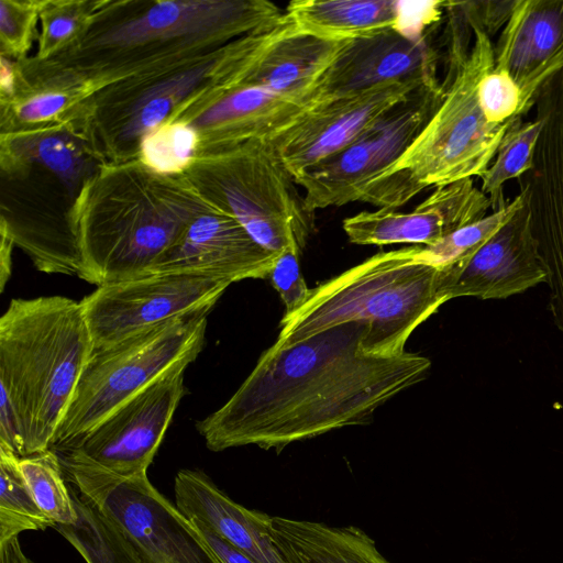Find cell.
<instances>
[{"mask_svg":"<svg viewBox=\"0 0 563 563\" xmlns=\"http://www.w3.org/2000/svg\"><path fill=\"white\" fill-rule=\"evenodd\" d=\"M368 328L347 322L291 345L273 344L238 390L196 423L213 452L287 445L373 421L393 397L427 378L431 361L417 353L377 355L364 347Z\"/></svg>","mask_w":563,"mask_h":563,"instance_id":"obj_1","label":"cell"},{"mask_svg":"<svg viewBox=\"0 0 563 563\" xmlns=\"http://www.w3.org/2000/svg\"><path fill=\"white\" fill-rule=\"evenodd\" d=\"M92 350L80 301L11 300L0 318V407L15 417L20 457L51 449Z\"/></svg>","mask_w":563,"mask_h":563,"instance_id":"obj_2","label":"cell"},{"mask_svg":"<svg viewBox=\"0 0 563 563\" xmlns=\"http://www.w3.org/2000/svg\"><path fill=\"white\" fill-rule=\"evenodd\" d=\"M419 245L379 252L311 288L305 303L283 317L276 346L335 325L368 328L364 347L377 355L405 352L411 333L449 301L445 273L418 258Z\"/></svg>","mask_w":563,"mask_h":563,"instance_id":"obj_3","label":"cell"},{"mask_svg":"<svg viewBox=\"0 0 563 563\" xmlns=\"http://www.w3.org/2000/svg\"><path fill=\"white\" fill-rule=\"evenodd\" d=\"M473 30L468 58L442 82V103L402 156L368 184L362 202L397 210L427 188L481 178L493 163L516 117L490 123L484 115L478 86L494 69V46L484 31Z\"/></svg>","mask_w":563,"mask_h":563,"instance_id":"obj_4","label":"cell"},{"mask_svg":"<svg viewBox=\"0 0 563 563\" xmlns=\"http://www.w3.org/2000/svg\"><path fill=\"white\" fill-rule=\"evenodd\" d=\"M209 312L166 322L110 346L92 350L51 444L58 451L173 366L201 352Z\"/></svg>","mask_w":563,"mask_h":563,"instance_id":"obj_5","label":"cell"},{"mask_svg":"<svg viewBox=\"0 0 563 563\" xmlns=\"http://www.w3.org/2000/svg\"><path fill=\"white\" fill-rule=\"evenodd\" d=\"M216 207L275 254L291 243L302 252L313 230L297 184L267 140L224 145L213 162Z\"/></svg>","mask_w":563,"mask_h":563,"instance_id":"obj_6","label":"cell"},{"mask_svg":"<svg viewBox=\"0 0 563 563\" xmlns=\"http://www.w3.org/2000/svg\"><path fill=\"white\" fill-rule=\"evenodd\" d=\"M67 483L130 540L144 563H222L195 523L146 474L123 478L59 460Z\"/></svg>","mask_w":563,"mask_h":563,"instance_id":"obj_7","label":"cell"},{"mask_svg":"<svg viewBox=\"0 0 563 563\" xmlns=\"http://www.w3.org/2000/svg\"><path fill=\"white\" fill-rule=\"evenodd\" d=\"M445 87L426 84L396 103L341 152L299 175L308 212L361 201L368 184L411 145L443 101Z\"/></svg>","mask_w":563,"mask_h":563,"instance_id":"obj_8","label":"cell"},{"mask_svg":"<svg viewBox=\"0 0 563 563\" xmlns=\"http://www.w3.org/2000/svg\"><path fill=\"white\" fill-rule=\"evenodd\" d=\"M231 285L217 277L148 273L97 286L80 301L93 350L166 322L209 312Z\"/></svg>","mask_w":563,"mask_h":563,"instance_id":"obj_9","label":"cell"},{"mask_svg":"<svg viewBox=\"0 0 563 563\" xmlns=\"http://www.w3.org/2000/svg\"><path fill=\"white\" fill-rule=\"evenodd\" d=\"M183 361L114 409L91 430L55 451L60 460L119 477L147 473L185 395Z\"/></svg>","mask_w":563,"mask_h":563,"instance_id":"obj_10","label":"cell"},{"mask_svg":"<svg viewBox=\"0 0 563 563\" xmlns=\"http://www.w3.org/2000/svg\"><path fill=\"white\" fill-rule=\"evenodd\" d=\"M346 42L305 33L285 12L276 25L232 44L222 75L227 86L262 89L307 108L321 76Z\"/></svg>","mask_w":563,"mask_h":563,"instance_id":"obj_11","label":"cell"},{"mask_svg":"<svg viewBox=\"0 0 563 563\" xmlns=\"http://www.w3.org/2000/svg\"><path fill=\"white\" fill-rule=\"evenodd\" d=\"M426 84L389 82L308 107L267 141L295 179L352 144L384 113Z\"/></svg>","mask_w":563,"mask_h":563,"instance_id":"obj_12","label":"cell"},{"mask_svg":"<svg viewBox=\"0 0 563 563\" xmlns=\"http://www.w3.org/2000/svg\"><path fill=\"white\" fill-rule=\"evenodd\" d=\"M430 33L389 30L347 41L321 76L307 108L389 82L438 80L439 55Z\"/></svg>","mask_w":563,"mask_h":563,"instance_id":"obj_13","label":"cell"},{"mask_svg":"<svg viewBox=\"0 0 563 563\" xmlns=\"http://www.w3.org/2000/svg\"><path fill=\"white\" fill-rule=\"evenodd\" d=\"M277 256L214 206L194 216L148 273L207 275L232 284L268 277Z\"/></svg>","mask_w":563,"mask_h":563,"instance_id":"obj_14","label":"cell"},{"mask_svg":"<svg viewBox=\"0 0 563 563\" xmlns=\"http://www.w3.org/2000/svg\"><path fill=\"white\" fill-rule=\"evenodd\" d=\"M490 209L488 197L462 179L434 190L412 211H362L344 219L343 230L358 245H432L454 231L482 220Z\"/></svg>","mask_w":563,"mask_h":563,"instance_id":"obj_15","label":"cell"},{"mask_svg":"<svg viewBox=\"0 0 563 563\" xmlns=\"http://www.w3.org/2000/svg\"><path fill=\"white\" fill-rule=\"evenodd\" d=\"M494 70L518 85L523 117L542 87L563 69V0H517L494 47Z\"/></svg>","mask_w":563,"mask_h":563,"instance_id":"obj_16","label":"cell"},{"mask_svg":"<svg viewBox=\"0 0 563 563\" xmlns=\"http://www.w3.org/2000/svg\"><path fill=\"white\" fill-rule=\"evenodd\" d=\"M548 280L549 271L532 231L527 197L525 205L462 271L449 297L506 299Z\"/></svg>","mask_w":563,"mask_h":563,"instance_id":"obj_17","label":"cell"},{"mask_svg":"<svg viewBox=\"0 0 563 563\" xmlns=\"http://www.w3.org/2000/svg\"><path fill=\"white\" fill-rule=\"evenodd\" d=\"M284 16L285 11L264 0L162 1L111 30L102 42L126 46L206 29L222 36L249 35L276 25Z\"/></svg>","mask_w":563,"mask_h":563,"instance_id":"obj_18","label":"cell"},{"mask_svg":"<svg viewBox=\"0 0 563 563\" xmlns=\"http://www.w3.org/2000/svg\"><path fill=\"white\" fill-rule=\"evenodd\" d=\"M175 505L189 519L205 526L255 563H287L277 550L272 517L249 509L221 490L198 470H180L174 479Z\"/></svg>","mask_w":563,"mask_h":563,"instance_id":"obj_19","label":"cell"},{"mask_svg":"<svg viewBox=\"0 0 563 563\" xmlns=\"http://www.w3.org/2000/svg\"><path fill=\"white\" fill-rule=\"evenodd\" d=\"M406 2L394 0H294L285 12L302 32L329 41H352L406 29Z\"/></svg>","mask_w":563,"mask_h":563,"instance_id":"obj_20","label":"cell"},{"mask_svg":"<svg viewBox=\"0 0 563 563\" xmlns=\"http://www.w3.org/2000/svg\"><path fill=\"white\" fill-rule=\"evenodd\" d=\"M273 540L287 563H390L355 526L272 517Z\"/></svg>","mask_w":563,"mask_h":563,"instance_id":"obj_21","label":"cell"},{"mask_svg":"<svg viewBox=\"0 0 563 563\" xmlns=\"http://www.w3.org/2000/svg\"><path fill=\"white\" fill-rule=\"evenodd\" d=\"M69 489L77 521L56 525L54 529L86 563H144L137 550L111 520L70 485Z\"/></svg>","mask_w":563,"mask_h":563,"instance_id":"obj_22","label":"cell"},{"mask_svg":"<svg viewBox=\"0 0 563 563\" xmlns=\"http://www.w3.org/2000/svg\"><path fill=\"white\" fill-rule=\"evenodd\" d=\"M527 190L520 192L499 210L479 221L465 225L439 242L419 246L418 258L442 269L445 275V291L449 290L462 271L476 253L515 216L527 201ZM450 299V297H449Z\"/></svg>","mask_w":563,"mask_h":563,"instance_id":"obj_23","label":"cell"},{"mask_svg":"<svg viewBox=\"0 0 563 563\" xmlns=\"http://www.w3.org/2000/svg\"><path fill=\"white\" fill-rule=\"evenodd\" d=\"M541 130L542 121L539 118L522 122L521 117H516L506 132L494 162L481 177V190L488 197L493 212L507 203L504 198L505 184L532 169Z\"/></svg>","mask_w":563,"mask_h":563,"instance_id":"obj_24","label":"cell"},{"mask_svg":"<svg viewBox=\"0 0 563 563\" xmlns=\"http://www.w3.org/2000/svg\"><path fill=\"white\" fill-rule=\"evenodd\" d=\"M35 503L20 468V456L0 444V543L23 531L53 528Z\"/></svg>","mask_w":563,"mask_h":563,"instance_id":"obj_25","label":"cell"},{"mask_svg":"<svg viewBox=\"0 0 563 563\" xmlns=\"http://www.w3.org/2000/svg\"><path fill=\"white\" fill-rule=\"evenodd\" d=\"M20 468L35 503L47 518L56 525L77 521L70 489L55 451L48 449L20 457Z\"/></svg>","mask_w":563,"mask_h":563,"instance_id":"obj_26","label":"cell"},{"mask_svg":"<svg viewBox=\"0 0 563 563\" xmlns=\"http://www.w3.org/2000/svg\"><path fill=\"white\" fill-rule=\"evenodd\" d=\"M203 76L205 67H197L176 74L146 90L134 103L121 130L122 137H143L159 128L173 108L199 85Z\"/></svg>","mask_w":563,"mask_h":563,"instance_id":"obj_27","label":"cell"},{"mask_svg":"<svg viewBox=\"0 0 563 563\" xmlns=\"http://www.w3.org/2000/svg\"><path fill=\"white\" fill-rule=\"evenodd\" d=\"M197 143V133L189 124L161 125L142 137V159L155 172L176 173L188 165Z\"/></svg>","mask_w":563,"mask_h":563,"instance_id":"obj_28","label":"cell"},{"mask_svg":"<svg viewBox=\"0 0 563 563\" xmlns=\"http://www.w3.org/2000/svg\"><path fill=\"white\" fill-rule=\"evenodd\" d=\"M478 100L488 122L504 123L516 117L520 90L509 74L493 69L479 82Z\"/></svg>","mask_w":563,"mask_h":563,"instance_id":"obj_29","label":"cell"},{"mask_svg":"<svg viewBox=\"0 0 563 563\" xmlns=\"http://www.w3.org/2000/svg\"><path fill=\"white\" fill-rule=\"evenodd\" d=\"M301 251L296 243H291L278 254L268 275L276 291L285 306L283 317L290 316L298 310L310 295L311 288L300 272L299 256Z\"/></svg>","mask_w":563,"mask_h":563,"instance_id":"obj_30","label":"cell"},{"mask_svg":"<svg viewBox=\"0 0 563 563\" xmlns=\"http://www.w3.org/2000/svg\"><path fill=\"white\" fill-rule=\"evenodd\" d=\"M549 271V311L563 333V230L533 231Z\"/></svg>","mask_w":563,"mask_h":563,"instance_id":"obj_31","label":"cell"},{"mask_svg":"<svg viewBox=\"0 0 563 563\" xmlns=\"http://www.w3.org/2000/svg\"><path fill=\"white\" fill-rule=\"evenodd\" d=\"M35 157L62 177L65 181H75L80 172L82 161L71 141L62 135H45L30 144Z\"/></svg>","mask_w":563,"mask_h":563,"instance_id":"obj_32","label":"cell"},{"mask_svg":"<svg viewBox=\"0 0 563 563\" xmlns=\"http://www.w3.org/2000/svg\"><path fill=\"white\" fill-rule=\"evenodd\" d=\"M517 0L468 1L472 26L484 31L489 37L510 19Z\"/></svg>","mask_w":563,"mask_h":563,"instance_id":"obj_33","label":"cell"},{"mask_svg":"<svg viewBox=\"0 0 563 563\" xmlns=\"http://www.w3.org/2000/svg\"><path fill=\"white\" fill-rule=\"evenodd\" d=\"M33 11L32 8H23L20 3L1 1V37L12 49L25 45Z\"/></svg>","mask_w":563,"mask_h":563,"instance_id":"obj_34","label":"cell"},{"mask_svg":"<svg viewBox=\"0 0 563 563\" xmlns=\"http://www.w3.org/2000/svg\"><path fill=\"white\" fill-rule=\"evenodd\" d=\"M67 102V96L60 92L37 95L18 109V117L25 122H36L48 119L62 110Z\"/></svg>","mask_w":563,"mask_h":563,"instance_id":"obj_35","label":"cell"},{"mask_svg":"<svg viewBox=\"0 0 563 563\" xmlns=\"http://www.w3.org/2000/svg\"><path fill=\"white\" fill-rule=\"evenodd\" d=\"M77 18L73 13L60 12L45 19L43 32V49H49L54 45L66 40L77 27Z\"/></svg>","mask_w":563,"mask_h":563,"instance_id":"obj_36","label":"cell"},{"mask_svg":"<svg viewBox=\"0 0 563 563\" xmlns=\"http://www.w3.org/2000/svg\"><path fill=\"white\" fill-rule=\"evenodd\" d=\"M0 563H34L22 550L19 537L0 543Z\"/></svg>","mask_w":563,"mask_h":563,"instance_id":"obj_37","label":"cell"},{"mask_svg":"<svg viewBox=\"0 0 563 563\" xmlns=\"http://www.w3.org/2000/svg\"><path fill=\"white\" fill-rule=\"evenodd\" d=\"M1 251H0V287L3 290L7 280L11 274V247L12 240L5 234L1 233Z\"/></svg>","mask_w":563,"mask_h":563,"instance_id":"obj_38","label":"cell"},{"mask_svg":"<svg viewBox=\"0 0 563 563\" xmlns=\"http://www.w3.org/2000/svg\"><path fill=\"white\" fill-rule=\"evenodd\" d=\"M0 82L3 92L10 93L13 88V71L10 63L2 57L1 70H0Z\"/></svg>","mask_w":563,"mask_h":563,"instance_id":"obj_39","label":"cell"}]
</instances>
